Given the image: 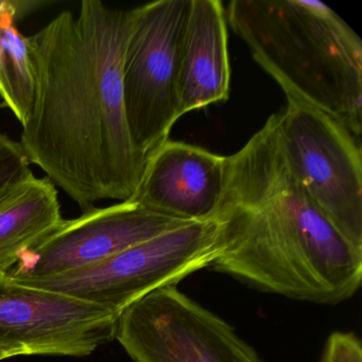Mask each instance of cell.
Returning <instances> with one entry per match:
<instances>
[{"label": "cell", "mask_w": 362, "mask_h": 362, "mask_svg": "<svg viewBox=\"0 0 362 362\" xmlns=\"http://www.w3.org/2000/svg\"><path fill=\"white\" fill-rule=\"evenodd\" d=\"M131 10L84 0L28 37L35 71L21 146L82 211L130 200L146 160L131 139L122 63Z\"/></svg>", "instance_id": "cell-1"}, {"label": "cell", "mask_w": 362, "mask_h": 362, "mask_svg": "<svg viewBox=\"0 0 362 362\" xmlns=\"http://www.w3.org/2000/svg\"><path fill=\"white\" fill-rule=\"evenodd\" d=\"M217 256L209 267L269 293L336 305L361 286L362 249L349 243L305 192L273 114L226 158L211 215Z\"/></svg>", "instance_id": "cell-2"}, {"label": "cell", "mask_w": 362, "mask_h": 362, "mask_svg": "<svg viewBox=\"0 0 362 362\" xmlns=\"http://www.w3.org/2000/svg\"><path fill=\"white\" fill-rule=\"evenodd\" d=\"M226 20L288 100L362 135V42L315 0H233Z\"/></svg>", "instance_id": "cell-3"}, {"label": "cell", "mask_w": 362, "mask_h": 362, "mask_svg": "<svg viewBox=\"0 0 362 362\" xmlns=\"http://www.w3.org/2000/svg\"><path fill=\"white\" fill-rule=\"evenodd\" d=\"M216 256L215 223L209 218L184 224L77 270L45 277L9 276L122 315L152 292L177 285L188 275L209 268Z\"/></svg>", "instance_id": "cell-4"}, {"label": "cell", "mask_w": 362, "mask_h": 362, "mask_svg": "<svg viewBox=\"0 0 362 362\" xmlns=\"http://www.w3.org/2000/svg\"><path fill=\"white\" fill-rule=\"evenodd\" d=\"M190 5L192 0H158L131 9L122 86L131 139L146 164L179 120L182 44Z\"/></svg>", "instance_id": "cell-5"}, {"label": "cell", "mask_w": 362, "mask_h": 362, "mask_svg": "<svg viewBox=\"0 0 362 362\" xmlns=\"http://www.w3.org/2000/svg\"><path fill=\"white\" fill-rule=\"evenodd\" d=\"M279 131L292 170L334 228L362 249L361 141L329 116L288 100Z\"/></svg>", "instance_id": "cell-6"}, {"label": "cell", "mask_w": 362, "mask_h": 362, "mask_svg": "<svg viewBox=\"0 0 362 362\" xmlns=\"http://www.w3.org/2000/svg\"><path fill=\"white\" fill-rule=\"evenodd\" d=\"M115 339L134 362H264L232 325L177 285L127 308Z\"/></svg>", "instance_id": "cell-7"}, {"label": "cell", "mask_w": 362, "mask_h": 362, "mask_svg": "<svg viewBox=\"0 0 362 362\" xmlns=\"http://www.w3.org/2000/svg\"><path fill=\"white\" fill-rule=\"evenodd\" d=\"M120 315L0 274V351L86 357L115 339Z\"/></svg>", "instance_id": "cell-8"}, {"label": "cell", "mask_w": 362, "mask_h": 362, "mask_svg": "<svg viewBox=\"0 0 362 362\" xmlns=\"http://www.w3.org/2000/svg\"><path fill=\"white\" fill-rule=\"evenodd\" d=\"M186 223L189 222L154 213L131 201L94 206L80 217L64 219L25 251L8 274L13 279L45 277L77 270Z\"/></svg>", "instance_id": "cell-9"}, {"label": "cell", "mask_w": 362, "mask_h": 362, "mask_svg": "<svg viewBox=\"0 0 362 362\" xmlns=\"http://www.w3.org/2000/svg\"><path fill=\"white\" fill-rule=\"evenodd\" d=\"M226 158L167 141L148 158L131 202L186 222L209 219L223 192Z\"/></svg>", "instance_id": "cell-10"}, {"label": "cell", "mask_w": 362, "mask_h": 362, "mask_svg": "<svg viewBox=\"0 0 362 362\" xmlns=\"http://www.w3.org/2000/svg\"><path fill=\"white\" fill-rule=\"evenodd\" d=\"M228 20L220 0H192L181 52L177 116L228 100Z\"/></svg>", "instance_id": "cell-11"}, {"label": "cell", "mask_w": 362, "mask_h": 362, "mask_svg": "<svg viewBox=\"0 0 362 362\" xmlns=\"http://www.w3.org/2000/svg\"><path fill=\"white\" fill-rule=\"evenodd\" d=\"M63 221L58 190L47 177L33 173L18 184L0 202V274H8L25 251Z\"/></svg>", "instance_id": "cell-12"}, {"label": "cell", "mask_w": 362, "mask_h": 362, "mask_svg": "<svg viewBox=\"0 0 362 362\" xmlns=\"http://www.w3.org/2000/svg\"><path fill=\"white\" fill-rule=\"evenodd\" d=\"M35 94V71L29 39L14 25L0 23V97L24 124L30 116Z\"/></svg>", "instance_id": "cell-13"}, {"label": "cell", "mask_w": 362, "mask_h": 362, "mask_svg": "<svg viewBox=\"0 0 362 362\" xmlns=\"http://www.w3.org/2000/svg\"><path fill=\"white\" fill-rule=\"evenodd\" d=\"M30 175V162L21 144L0 133V202Z\"/></svg>", "instance_id": "cell-14"}, {"label": "cell", "mask_w": 362, "mask_h": 362, "mask_svg": "<svg viewBox=\"0 0 362 362\" xmlns=\"http://www.w3.org/2000/svg\"><path fill=\"white\" fill-rule=\"evenodd\" d=\"M320 362H362V343L351 332H334L329 334Z\"/></svg>", "instance_id": "cell-15"}, {"label": "cell", "mask_w": 362, "mask_h": 362, "mask_svg": "<svg viewBox=\"0 0 362 362\" xmlns=\"http://www.w3.org/2000/svg\"><path fill=\"white\" fill-rule=\"evenodd\" d=\"M31 1H10L0 0V23L6 20H16V16L25 13L28 6L33 5Z\"/></svg>", "instance_id": "cell-16"}, {"label": "cell", "mask_w": 362, "mask_h": 362, "mask_svg": "<svg viewBox=\"0 0 362 362\" xmlns=\"http://www.w3.org/2000/svg\"><path fill=\"white\" fill-rule=\"evenodd\" d=\"M7 358H9V356H8L7 354L4 353V351H0V361H1V360L7 359Z\"/></svg>", "instance_id": "cell-17"}]
</instances>
